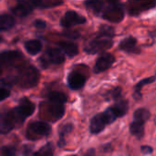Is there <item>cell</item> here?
<instances>
[{"label": "cell", "mask_w": 156, "mask_h": 156, "mask_svg": "<svg viewBox=\"0 0 156 156\" xmlns=\"http://www.w3.org/2000/svg\"><path fill=\"white\" fill-rule=\"evenodd\" d=\"M154 81H155V76H152V77L146 78V79H144V80H142L141 81H139V82L135 85V87H134L133 98H134L136 101H140V100L142 99V93H141L142 88H143L144 85L154 83Z\"/></svg>", "instance_id": "cell-19"}, {"label": "cell", "mask_w": 156, "mask_h": 156, "mask_svg": "<svg viewBox=\"0 0 156 156\" xmlns=\"http://www.w3.org/2000/svg\"><path fill=\"white\" fill-rule=\"evenodd\" d=\"M32 5L37 8H50L54 7L59 5H62V1H57V0H37V1H31Z\"/></svg>", "instance_id": "cell-22"}, {"label": "cell", "mask_w": 156, "mask_h": 156, "mask_svg": "<svg viewBox=\"0 0 156 156\" xmlns=\"http://www.w3.org/2000/svg\"><path fill=\"white\" fill-rule=\"evenodd\" d=\"M51 133V126L44 122H34L29 123L26 132V137L28 140H38L42 137H48Z\"/></svg>", "instance_id": "cell-5"}, {"label": "cell", "mask_w": 156, "mask_h": 156, "mask_svg": "<svg viewBox=\"0 0 156 156\" xmlns=\"http://www.w3.org/2000/svg\"><path fill=\"white\" fill-rule=\"evenodd\" d=\"M32 151V148L29 145H24L23 147V154L26 156H27Z\"/></svg>", "instance_id": "cell-36"}, {"label": "cell", "mask_w": 156, "mask_h": 156, "mask_svg": "<svg viewBox=\"0 0 156 156\" xmlns=\"http://www.w3.org/2000/svg\"><path fill=\"white\" fill-rule=\"evenodd\" d=\"M150 117H151V112L144 108L138 109L133 113V121H137L144 124L150 119Z\"/></svg>", "instance_id": "cell-25"}, {"label": "cell", "mask_w": 156, "mask_h": 156, "mask_svg": "<svg viewBox=\"0 0 156 156\" xmlns=\"http://www.w3.org/2000/svg\"><path fill=\"white\" fill-rule=\"evenodd\" d=\"M130 132L137 139H142L144 135V123L133 121L130 125Z\"/></svg>", "instance_id": "cell-21"}, {"label": "cell", "mask_w": 156, "mask_h": 156, "mask_svg": "<svg viewBox=\"0 0 156 156\" xmlns=\"http://www.w3.org/2000/svg\"><path fill=\"white\" fill-rule=\"evenodd\" d=\"M15 122L10 114V112H0V134H5L13 130Z\"/></svg>", "instance_id": "cell-13"}, {"label": "cell", "mask_w": 156, "mask_h": 156, "mask_svg": "<svg viewBox=\"0 0 156 156\" xmlns=\"http://www.w3.org/2000/svg\"><path fill=\"white\" fill-rule=\"evenodd\" d=\"M27 52L30 55H37L42 49V43L38 39H31L25 43L24 45Z\"/></svg>", "instance_id": "cell-18"}, {"label": "cell", "mask_w": 156, "mask_h": 156, "mask_svg": "<svg viewBox=\"0 0 156 156\" xmlns=\"http://www.w3.org/2000/svg\"><path fill=\"white\" fill-rule=\"evenodd\" d=\"M116 119L117 118L115 117V115L113 114V112L110 107L104 112L95 115L90 120V132L93 134H98V133H101L108 124L115 122Z\"/></svg>", "instance_id": "cell-3"}, {"label": "cell", "mask_w": 156, "mask_h": 156, "mask_svg": "<svg viewBox=\"0 0 156 156\" xmlns=\"http://www.w3.org/2000/svg\"><path fill=\"white\" fill-rule=\"evenodd\" d=\"M119 48L127 53H140V48L137 47V39L132 36L122 40Z\"/></svg>", "instance_id": "cell-15"}, {"label": "cell", "mask_w": 156, "mask_h": 156, "mask_svg": "<svg viewBox=\"0 0 156 156\" xmlns=\"http://www.w3.org/2000/svg\"><path fill=\"white\" fill-rule=\"evenodd\" d=\"M111 109H112V112L116 118L123 117L128 112L129 102H128V101L121 98V99L116 101L115 104L112 107H111Z\"/></svg>", "instance_id": "cell-16"}, {"label": "cell", "mask_w": 156, "mask_h": 156, "mask_svg": "<svg viewBox=\"0 0 156 156\" xmlns=\"http://www.w3.org/2000/svg\"><path fill=\"white\" fill-rule=\"evenodd\" d=\"M85 5L98 16L101 13L105 3L102 1H87L85 2Z\"/></svg>", "instance_id": "cell-28"}, {"label": "cell", "mask_w": 156, "mask_h": 156, "mask_svg": "<svg viewBox=\"0 0 156 156\" xmlns=\"http://www.w3.org/2000/svg\"><path fill=\"white\" fill-rule=\"evenodd\" d=\"M16 149L11 145L3 146L0 149V156H16Z\"/></svg>", "instance_id": "cell-29"}, {"label": "cell", "mask_w": 156, "mask_h": 156, "mask_svg": "<svg viewBox=\"0 0 156 156\" xmlns=\"http://www.w3.org/2000/svg\"><path fill=\"white\" fill-rule=\"evenodd\" d=\"M68 86L72 90H79L85 85L86 78L83 74L78 71H72L69 74L68 79Z\"/></svg>", "instance_id": "cell-12"}, {"label": "cell", "mask_w": 156, "mask_h": 156, "mask_svg": "<svg viewBox=\"0 0 156 156\" xmlns=\"http://www.w3.org/2000/svg\"><path fill=\"white\" fill-rule=\"evenodd\" d=\"M54 155V146L52 143H48L42 146L38 151H37L33 156H53Z\"/></svg>", "instance_id": "cell-27"}, {"label": "cell", "mask_w": 156, "mask_h": 156, "mask_svg": "<svg viewBox=\"0 0 156 156\" xmlns=\"http://www.w3.org/2000/svg\"><path fill=\"white\" fill-rule=\"evenodd\" d=\"M39 80L38 70L34 66L23 67L19 69L16 77V83L23 89H30L35 87Z\"/></svg>", "instance_id": "cell-2"}, {"label": "cell", "mask_w": 156, "mask_h": 156, "mask_svg": "<svg viewBox=\"0 0 156 156\" xmlns=\"http://www.w3.org/2000/svg\"><path fill=\"white\" fill-rule=\"evenodd\" d=\"M45 106V108L41 107L42 112H46L47 115L49 120H51L52 122H56L59 119L62 118V116L65 113V108L64 105L61 104H57V103H52L48 101V103H43Z\"/></svg>", "instance_id": "cell-9"}, {"label": "cell", "mask_w": 156, "mask_h": 156, "mask_svg": "<svg viewBox=\"0 0 156 156\" xmlns=\"http://www.w3.org/2000/svg\"><path fill=\"white\" fill-rule=\"evenodd\" d=\"M34 26H35L37 28H38V29H43V28H45V27H47V24H46V22H45L44 20L37 19V20H35V22H34Z\"/></svg>", "instance_id": "cell-33"}, {"label": "cell", "mask_w": 156, "mask_h": 156, "mask_svg": "<svg viewBox=\"0 0 156 156\" xmlns=\"http://www.w3.org/2000/svg\"><path fill=\"white\" fill-rule=\"evenodd\" d=\"M16 83V77H6L5 79H3L1 81H0V84L3 85V88H5V86L7 87H10L14 84Z\"/></svg>", "instance_id": "cell-31"}, {"label": "cell", "mask_w": 156, "mask_h": 156, "mask_svg": "<svg viewBox=\"0 0 156 156\" xmlns=\"http://www.w3.org/2000/svg\"><path fill=\"white\" fill-rule=\"evenodd\" d=\"M59 47L62 52H64L69 58H73L79 53V48L75 43L69 41H61L59 42Z\"/></svg>", "instance_id": "cell-17"}, {"label": "cell", "mask_w": 156, "mask_h": 156, "mask_svg": "<svg viewBox=\"0 0 156 156\" xmlns=\"http://www.w3.org/2000/svg\"><path fill=\"white\" fill-rule=\"evenodd\" d=\"M114 36V28L108 26L103 25L100 27V33L99 35L90 40L87 46L85 47L84 50L88 54H96L100 51L109 49L113 45V38Z\"/></svg>", "instance_id": "cell-1"}, {"label": "cell", "mask_w": 156, "mask_h": 156, "mask_svg": "<svg viewBox=\"0 0 156 156\" xmlns=\"http://www.w3.org/2000/svg\"><path fill=\"white\" fill-rule=\"evenodd\" d=\"M33 9L34 6L31 1H19L17 5L12 8V12L17 16L24 17L28 16Z\"/></svg>", "instance_id": "cell-14"}, {"label": "cell", "mask_w": 156, "mask_h": 156, "mask_svg": "<svg viewBox=\"0 0 156 156\" xmlns=\"http://www.w3.org/2000/svg\"><path fill=\"white\" fill-rule=\"evenodd\" d=\"M10 96V90L7 88L0 87V101L7 99Z\"/></svg>", "instance_id": "cell-32"}, {"label": "cell", "mask_w": 156, "mask_h": 156, "mask_svg": "<svg viewBox=\"0 0 156 156\" xmlns=\"http://www.w3.org/2000/svg\"><path fill=\"white\" fill-rule=\"evenodd\" d=\"M115 62V57L110 53H103L102 55H101L96 63L95 66L93 68V71L94 73H101L105 70H107L108 69H110L113 63Z\"/></svg>", "instance_id": "cell-11"}, {"label": "cell", "mask_w": 156, "mask_h": 156, "mask_svg": "<svg viewBox=\"0 0 156 156\" xmlns=\"http://www.w3.org/2000/svg\"><path fill=\"white\" fill-rule=\"evenodd\" d=\"M110 96V99H112L114 101H117L122 98V89L120 87H116L113 90H112L107 95L105 96Z\"/></svg>", "instance_id": "cell-30"}, {"label": "cell", "mask_w": 156, "mask_h": 156, "mask_svg": "<svg viewBox=\"0 0 156 156\" xmlns=\"http://www.w3.org/2000/svg\"><path fill=\"white\" fill-rule=\"evenodd\" d=\"M65 60V57L60 48H49L40 57L38 62L43 69L48 68L50 64H61Z\"/></svg>", "instance_id": "cell-7"}, {"label": "cell", "mask_w": 156, "mask_h": 156, "mask_svg": "<svg viewBox=\"0 0 156 156\" xmlns=\"http://www.w3.org/2000/svg\"><path fill=\"white\" fill-rule=\"evenodd\" d=\"M16 20L10 15H0V30L6 31L11 29L15 26Z\"/></svg>", "instance_id": "cell-20"}, {"label": "cell", "mask_w": 156, "mask_h": 156, "mask_svg": "<svg viewBox=\"0 0 156 156\" xmlns=\"http://www.w3.org/2000/svg\"><path fill=\"white\" fill-rule=\"evenodd\" d=\"M34 111L35 104L31 102L27 98H22L19 101V105L14 108L10 112V114L13 118L15 124H22L27 117L32 115Z\"/></svg>", "instance_id": "cell-4"}, {"label": "cell", "mask_w": 156, "mask_h": 156, "mask_svg": "<svg viewBox=\"0 0 156 156\" xmlns=\"http://www.w3.org/2000/svg\"><path fill=\"white\" fill-rule=\"evenodd\" d=\"M86 22V18L80 15L75 11H68L64 15V16L60 19V25L63 27H71L76 25L84 24Z\"/></svg>", "instance_id": "cell-10"}, {"label": "cell", "mask_w": 156, "mask_h": 156, "mask_svg": "<svg viewBox=\"0 0 156 156\" xmlns=\"http://www.w3.org/2000/svg\"><path fill=\"white\" fill-rule=\"evenodd\" d=\"M102 18L113 22L119 23L124 18V10L123 7L118 2H109L107 5H104L101 11Z\"/></svg>", "instance_id": "cell-6"}, {"label": "cell", "mask_w": 156, "mask_h": 156, "mask_svg": "<svg viewBox=\"0 0 156 156\" xmlns=\"http://www.w3.org/2000/svg\"><path fill=\"white\" fill-rule=\"evenodd\" d=\"M64 35L67 37H70V38H78L80 37V33L76 32V31H72V30H68L64 33Z\"/></svg>", "instance_id": "cell-34"}, {"label": "cell", "mask_w": 156, "mask_h": 156, "mask_svg": "<svg viewBox=\"0 0 156 156\" xmlns=\"http://www.w3.org/2000/svg\"><path fill=\"white\" fill-rule=\"evenodd\" d=\"M73 130V125L70 124V123H68V124H65L64 126L61 127V129L59 130V140H58V147H64L66 145V139L65 137L70 133V132H72Z\"/></svg>", "instance_id": "cell-26"}, {"label": "cell", "mask_w": 156, "mask_h": 156, "mask_svg": "<svg viewBox=\"0 0 156 156\" xmlns=\"http://www.w3.org/2000/svg\"><path fill=\"white\" fill-rule=\"evenodd\" d=\"M48 100L49 102L64 105L65 102L67 101L68 98L64 93H62L60 91H52L48 94Z\"/></svg>", "instance_id": "cell-24"}, {"label": "cell", "mask_w": 156, "mask_h": 156, "mask_svg": "<svg viewBox=\"0 0 156 156\" xmlns=\"http://www.w3.org/2000/svg\"><path fill=\"white\" fill-rule=\"evenodd\" d=\"M69 156H76V155H69Z\"/></svg>", "instance_id": "cell-38"}, {"label": "cell", "mask_w": 156, "mask_h": 156, "mask_svg": "<svg viewBox=\"0 0 156 156\" xmlns=\"http://www.w3.org/2000/svg\"><path fill=\"white\" fill-rule=\"evenodd\" d=\"M23 58V55L18 50H7L0 54V75L5 67L12 66L16 61Z\"/></svg>", "instance_id": "cell-8"}, {"label": "cell", "mask_w": 156, "mask_h": 156, "mask_svg": "<svg viewBox=\"0 0 156 156\" xmlns=\"http://www.w3.org/2000/svg\"><path fill=\"white\" fill-rule=\"evenodd\" d=\"M1 40H2V38H1V37H0V42H1Z\"/></svg>", "instance_id": "cell-37"}, {"label": "cell", "mask_w": 156, "mask_h": 156, "mask_svg": "<svg viewBox=\"0 0 156 156\" xmlns=\"http://www.w3.org/2000/svg\"><path fill=\"white\" fill-rule=\"evenodd\" d=\"M138 4H139L138 6L133 5L129 10V13L131 14V16H137L140 14L141 11L151 9V8L154 7V5H155V2H152V3H150V2H140Z\"/></svg>", "instance_id": "cell-23"}, {"label": "cell", "mask_w": 156, "mask_h": 156, "mask_svg": "<svg viewBox=\"0 0 156 156\" xmlns=\"http://www.w3.org/2000/svg\"><path fill=\"white\" fill-rule=\"evenodd\" d=\"M141 151L144 154H151L154 152V149L149 145H143L141 147Z\"/></svg>", "instance_id": "cell-35"}]
</instances>
